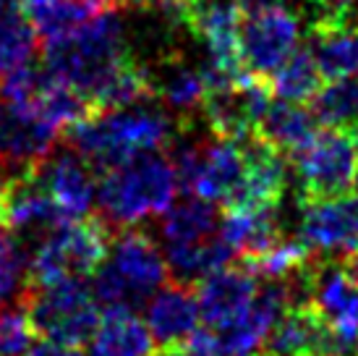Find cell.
Listing matches in <instances>:
<instances>
[{
  "label": "cell",
  "instance_id": "1",
  "mask_svg": "<svg viewBox=\"0 0 358 356\" xmlns=\"http://www.w3.org/2000/svg\"><path fill=\"white\" fill-rule=\"evenodd\" d=\"M40 58L45 69L87 100L94 113L97 97L131 58L120 11L102 8L76 32L42 42Z\"/></svg>",
  "mask_w": 358,
  "mask_h": 356
},
{
  "label": "cell",
  "instance_id": "2",
  "mask_svg": "<svg viewBox=\"0 0 358 356\" xmlns=\"http://www.w3.org/2000/svg\"><path fill=\"white\" fill-rule=\"evenodd\" d=\"M176 131L178 121L168 110L152 102H141L131 108L92 113L90 118L73 123L63 134V144L81 155L94 168V173L102 176L139 152L165 149Z\"/></svg>",
  "mask_w": 358,
  "mask_h": 356
},
{
  "label": "cell",
  "instance_id": "3",
  "mask_svg": "<svg viewBox=\"0 0 358 356\" xmlns=\"http://www.w3.org/2000/svg\"><path fill=\"white\" fill-rule=\"evenodd\" d=\"M178 197L176 170L165 149L139 152L97 181V218L118 233L150 218H159Z\"/></svg>",
  "mask_w": 358,
  "mask_h": 356
},
{
  "label": "cell",
  "instance_id": "4",
  "mask_svg": "<svg viewBox=\"0 0 358 356\" xmlns=\"http://www.w3.org/2000/svg\"><path fill=\"white\" fill-rule=\"evenodd\" d=\"M170 280L165 254L144 228H123L113 233L110 252L90 288L102 312H139L159 286Z\"/></svg>",
  "mask_w": 358,
  "mask_h": 356
},
{
  "label": "cell",
  "instance_id": "5",
  "mask_svg": "<svg viewBox=\"0 0 358 356\" xmlns=\"http://www.w3.org/2000/svg\"><path fill=\"white\" fill-rule=\"evenodd\" d=\"M113 231L94 212L81 220H66L27 254V280L31 286H50L60 280H90L105 262Z\"/></svg>",
  "mask_w": 358,
  "mask_h": 356
},
{
  "label": "cell",
  "instance_id": "6",
  "mask_svg": "<svg viewBox=\"0 0 358 356\" xmlns=\"http://www.w3.org/2000/svg\"><path fill=\"white\" fill-rule=\"evenodd\" d=\"M19 301L29 315L34 336L66 343V346H87L102 322V309L92 296L90 280H60L50 286L24 283Z\"/></svg>",
  "mask_w": 358,
  "mask_h": 356
},
{
  "label": "cell",
  "instance_id": "7",
  "mask_svg": "<svg viewBox=\"0 0 358 356\" xmlns=\"http://www.w3.org/2000/svg\"><path fill=\"white\" fill-rule=\"evenodd\" d=\"M288 163L299 178L301 202L350 194L358 189V129L324 126Z\"/></svg>",
  "mask_w": 358,
  "mask_h": 356
},
{
  "label": "cell",
  "instance_id": "8",
  "mask_svg": "<svg viewBox=\"0 0 358 356\" xmlns=\"http://www.w3.org/2000/svg\"><path fill=\"white\" fill-rule=\"evenodd\" d=\"M71 220L45 189L37 168L0 178V228L29 254L42 238Z\"/></svg>",
  "mask_w": 358,
  "mask_h": 356
},
{
  "label": "cell",
  "instance_id": "9",
  "mask_svg": "<svg viewBox=\"0 0 358 356\" xmlns=\"http://www.w3.org/2000/svg\"><path fill=\"white\" fill-rule=\"evenodd\" d=\"M301 45V21L285 6L259 8L243 13L241 21V60L243 71L259 79H272V74L288 60Z\"/></svg>",
  "mask_w": 358,
  "mask_h": 356
},
{
  "label": "cell",
  "instance_id": "10",
  "mask_svg": "<svg viewBox=\"0 0 358 356\" xmlns=\"http://www.w3.org/2000/svg\"><path fill=\"white\" fill-rule=\"evenodd\" d=\"M290 309L288 280H259V288L251 304L238 317L220 327H209L215 338L217 356H257L264 338L275 327L280 317Z\"/></svg>",
  "mask_w": 358,
  "mask_h": 356
},
{
  "label": "cell",
  "instance_id": "11",
  "mask_svg": "<svg viewBox=\"0 0 358 356\" xmlns=\"http://www.w3.org/2000/svg\"><path fill=\"white\" fill-rule=\"evenodd\" d=\"M63 131L34 110L0 97V170L24 173L40 168L60 147Z\"/></svg>",
  "mask_w": 358,
  "mask_h": 356
},
{
  "label": "cell",
  "instance_id": "12",
  "mask_svg": "<svg viewBox=\"0 0 358 356\" xmlns=\"http://www.w3.org/2000/svg\"><path fill=\"white\" fill-rule=\"evenodd\" d=\"M301 241L327 259L358 252V189L335 199L301 202Z\"/></svg>",
  "mask_w": 358,
  "mask_h": 356
},
{
  "label": "cell",
  "instance_id": "13",
  "mask_svg": "<svg viewBox=\"0 0 358 356\" xmlns=\"http://www.w3.org/2000/svg\"><path fill=\"white\" fill-rule=\"evenodd\" d=\"M311 307L335 336L358 343V283L338 259L317 257L314 262Z\"/></svg>",
  "mask_w": 358,
  "mask_h": 356
},
{
  "label": "cell",
  "instance_id": "14",
  "mask_svg": "<svg viewBox=\"0 0 358 356\" xmlns=\"http://www.w3.org/2000/svg\"><path fill=\"white\" fill-rule=\"evenodd\" d=\"M37 173H40L45 189L50 191V197L55 199V205L71 220L92 215L100 176L81 155H76L73 149L60 142V147L42 163Z\"/></svg>",
  "mask_w": 358,
  "mask_h": 356
},
{
  "label": "cell",
  "instance_id": "15",
  "mask_svg": "<svg viewBox=\"0 0 358 356\" xmlns=\"http://www.w3.org/2000/svg\"><path fill=\"white\" fill-rule=\"evenodd\" d=\"M147 327L159 348L186 346L191 336L201 327L196 286L168 280L147 301Z\"/></svg>",
  "mask_w": 358,
  "mask_h": 356
},
{
  "label": "cell",
  "instance_id": "16",
  "mask_svg": "<svg viewBox=\"0 0 358 356\" xmlns=\"http://www.w3.org/2000/svg\"><path fill=\"white\" fill-rule=\"evenodd\" d=\"M308 50L324 84L358 76V19H350V11L343 16H314Z\"/></svg>",
  "mask_w": 358,
  "mask_h": 356
},
{
  "label": "cell",
  "instance_id": "17",
  "mask_svg": "<svg viewBox=\"0 0 358 356\" xmlns=\"http://www.w3.org/2000/svg\"><path fill=\"white\" fill-rule=\"evenodd\" d=\"M259 288V278H254L241 265H225L217 273L207 275L196 283V301L204 327H220L238 317L251 304Z\"/></svg>",
  "mask_w": 358,
  "mask_h": 356
},
{
  "label": "cell",
  "instance_id": "18",
  "mask_svg": "<svg viewBox=\"0 0 358 356\" xmlns=\"http://www.w3.org/2000/svg\"><path fill=\"white\" fill-rule=\"evenodd\" d=\"M222 210L215 202H207L201 197H186L180 202H173L157 218L159 238L162 247H194L204 244L220 236Z\"/></svg>",
  "mask_w": 358,
  "mask_h": 356
},
{
  "label": "cell",
  "instance_id": "19",
  "mask_svg": "<svg viewBox=\"0 0 358 356\" xmlns=\"http://www.w3.org/2000/svg\"><path fill=\"white\" fill-rule=\"evenodd\" d=\"M319 123L322 121L317 118L311 105L275 97L267 105V110L262 113L254 134L259 139H264L269 147H275L285 158H290L311 142V137L319 131Z\"/></svg>",
  "mask_w": 358,
  "mask_h": 356
},
{
  "label": "cell",
  "instance_id": "20",
  "mask_svg": "<svg viewBox=\"0 0 358 356\" xmlns=\"http://www.w3.org/2000/svg\"><path fill=\"white\" fill-rule=\"evenodd\" d=\"M155 338L134 312H102L90 356H152Z\"/></svg>",
  "mask_w": 358,
  "mask_h": 356
},
{
  "label": "cell",
  "instance_id": "21",
  "mask_svg": "<svg viewBox=\"0 0 358 356\" xmlns=\"http://www.w3.org/2000/svg\"><path fill=\"white\" fill-rule=\"evenodd\" d=\"M40 53L34 24L19 0H0V79L29 66Z\"/></svg>",
  "mask_w": 358,
  "mask_h": 356
},
{
  "label": "cell",
  "instance_id": "22",
  "mask_svg": "<svg viewBox=\"0 0 358 356\" xmlns=\"http://www.w3.org/2000/svg\"><path fill=\"white\" fill-rule=\"evenodd\" d=\"M322 87H324V79L319 74V66L308 45H299L269 79L272 95L288 102H311Z\"/></svg>",
  "mask_w": 358,
  "mask_h": 356
},
{
  "label": "cell",
  "instance_id": "23",
  "mask_svg": "<svg viewBox=\"0 0 358 356\" xmlns=\"http://www.w3.org/2000/svg\"><path fill=\"white\" fill-rule=\"evenodd\" d=\"M100 11V6H94L92 0H52L50 6L31 13V24L42 45L76 32Z\"/></svg>",
  "mask_w": 358,
  "mask_h": 356
},
{
  "label": "cell",
  "instance_id": "24",
  "mask_svg": "<svg viewBox=\"0 0 358 356\" xmlns=\"http://www.w3.org/2000/svg\"><path fill=\"white\" fill-rule=\"evenodd\" d=\"M311 110L324 126H356L358 129V76L329 81L311 100Z\"/></svg>",
  "mask_w": 358,
  "mask_h": 356
},
{
  "label": "cell",
  "instance_id": "25",
  "mask_svg": "<svg viewBox=\"0 0 358 356\" xmlns=\"http://www.w3.org/2000/svg\"><path fill=\"white\" fill-rule=\"evenodd\" d=\"M19 241L0 228V304L16 301L27 280V257Z\"/></svg>",
  "mask_w": 358,
  "mask_h": 356
},
{
  "label": "cell",
  "instance_id": "26",
  "mask_svg": "<svg viewBox=\"0 0 358 356\" xmlns=\"http://www.w3.org/2000/svg\"><path fill=\"white\" fill-rule=\"evenodd\" d=\"M31 338L34 330L29 315L19 299L0 304V356H24V351L31 346Z\"/></svg>",
  "mask_w": 358,
  "mask_h": 356
},
{
  "label": "cell",
  "instance_id": "27",
  "mask_svg": "<svg viewBox=\"0 0 358 356\" xmlns=\"http://www.w3.org/2000/svg\"><path fill=\"white\" fill-rule=\"evenodd\" d=\"M186 6H189V0H126V8L147 11L159 19L173 21V24H183Z\"/></svg>",
  "mask_w": 358,
  "mask_h": 356
},
{
  "label": "cell",
  "instance_id": "28",
  "mask_svg": "<svg viewBox=\"0 0 358 356\" xmlns=\"http://www.w3.org/2000/svg\"><path fill=\"white\" fill-rule=\"evenodd\" d=\"M24 356H84V351L76 346H66V343H55V341H48L42 338L37 343H31Z\"/></svg>",
  "mask_w": 358,
  "mask_h": 356
},
{
  "label": "cell",
  "instance_id": "29",
  "mask_svg": "<svg viewBox=\"0 0 358 356\" xmlns=\"http://www.w3.org/2000/svg\"><path fill=\"white\" fill-rule=\"evenodd\" d=\"M311 6H317V16H343L353 8V0H308Z\"/></svg>",
  "mask_w": 358,
  "mask_h": 356
},
{
  "label": "cell",
  "instance_id": "30",
  "mask_svg": "<svg viewBox=\"0 0 358 356\" xmlns=\"http://www.w3.org/2000/svg\"><path fill=\"white\" fill-rule=\"evenodd\" d=\"M272 6H285V0H241L243 13H251V11L259 8H272Z\"/></svg>",
  "mask_w": 358,
  "mask_h": 356
},
{
  "label": "cell",
  "instance_id": "31",
  "mask_svg": "<svg viewBox=\"0 0 358 356\" xmlns=\"http://www.w3.org/2000/svg\"><path fill=\"white\" fill-rule=\"evenodd\" d=\"M152 356H212V354H199V351H191L189 346H170V348H159L157 354Z\"/></svg>",
  "mask_w": 358,
  "mask_h": 356
},
{
  "label": "cell",
  "instance_id": "32",
  "mask_svg": "<svg viewBox=\"0 0 358 356\" xmlns=\"http://www.w3.org/2000/svg\"><path fill=\"white\" fill-rule=\"evenodd\" d=\"M19 3L24 6V11H27V13H34V11L45 8V6H50L52 0H19Z\"/></svg>",
  "mask_w": 358,
  "mask_h": 356
},
{
  "label": "cell",
  "instance_id": "33",
  "mask_svg": "<svg viewBox=\"0 0 358 356\" xmlns=\"http://www.w3.org/2000/svg\"><path fill=\"white\" fill-rule=\"evenodd\" d=\"M92 3L100 6V8H115V11L126 8V0H92Z\"/></svg>",
  "mask_w": 358,
  "mask_h": 356
}]
</instances>
